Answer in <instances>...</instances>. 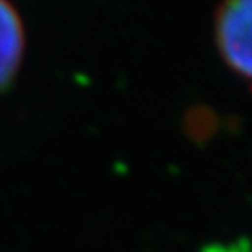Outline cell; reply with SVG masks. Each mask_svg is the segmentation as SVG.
I'll list each match as a JSON object with an SVG mask.
<instances>
[{
  "label": "cell",
  "instance_id": "obj_2",
  "mask_svg": "<svg viewBox=\"0 0 252 252\" xmlns=\"http://www.w3.org/2000/svg\"><path fill=\"white\" fill-rule=\"evenodd\" d=\"M25 54V27L9 0H0V90L15 79Z\"/></svg>",
  "mask_w": 252,
  "mask_h": 252
},
{
  "label": "cell",
  "instance_id": "obj_1",
  "mask_svg": "<svg viewBox=\"0 0 252 252\" xmlns=\"http://www.w3.org/2000/svg\"><path fill=\"white\" fill-rule=\"evenodd\" d=\"M215 36L224 62L252 82V0H224L217 11Z\"/></svg>",
  "mask_w": 252,
  "mask_h": 252
}]
</instances>
